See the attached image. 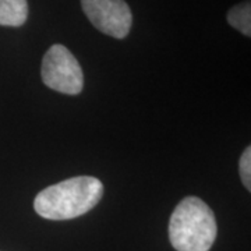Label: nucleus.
Masks as SVG:
<instances>
[{
  "instance_id": "obj_1",
  "label": "nucleus",
  "mask_w": 251,
  "mask_h": 251,
  "mask_svg": "<svg viewBox=\"0 0 251 251\" xmlns=\"http://www.w3.org/2000/svg\"><path fill=\"white\" fill-rule=\"evenodd\" d=\"M102 194L103 184L100 180L78 176L39 191L34 200V208L36 214L45 219H74L91 211L100 201Z\"/></svg>"
},
{
  "instance_id": "obj_2",
  "label": "nucleus",
  "mask_w": 251,
  "mask_h": 251,
  "mask_svg": "<svg viewBox=\"0 0 251 251\" xmlns=\"http://www.w3.org/2000/svg\"><path fill=\"white\" fill-rule=\"evenodd\" d=\"M216 232L212 209L197 197L181 200L169 221V240L176 251H208Z\"/></svg>"
},
{
  "instance_id": "obj_3",
  "label": "nucleus",
  "mask_w": 251,
  "mask_h": 251,
  "mask_svg": "<svg viewBox=\"0 0 251 251\" xmlns=\"http://www.w3.org/2000/svg\"><path fill=\"white\" fill-rule=\"evenodd\" d=\"M42 81L50 90L78 95L84 87V74L78 60L66 46H50L42 59Z\"/></svg>"
},
{
  "instance_id": "obj_4",
  "label": "nucleus",
  "mask_w": 251,
  "mask_h": 251,
  "mask_svg": "<svg viewBox=\"0 0 251 251\" xmlns=\"http://www.w3.org/2000/svg\"><path fill=\"white\" fill-rule=\"evenodd\" d=\"M81 7L91 24L102 34L116 39L128 35L133 14L125 0H81Z\"/></svg>"
},
{
  "instance_id": "obj_5",
  "label": "nucleus",
  "mask_w": 251,
  "mask_h": 251,
  "mask_svg": "<svg viewBox=\"0 0 251 251\" xmlns=\"http://www.w3.org/2000/svg\"><path fill=\"white\" fill-rule=\"evenodd\" d=\"M27 18V0H0V25L21 27Z\"/></svg>"
},
{
  "instance_id": "obj_6",
  "label": "nucleus",
  "mask_w": 251,
  "mask_h": 251,
  "mask_svg": "<svg viewBox=\"0 0 251 251\" xmlns=\"http://www.w3.org/2000/svg\"><path fill=\"white\" fill-rule=\"evenodd\" d=\"M227 23L240 31L243 35L251 36V3L250 0H246L239 3L229 10L227 13Z\"/></svg>"
},
{
  "instance_id": "obj_7",
  "label": "nucleus",
  "mask_w": 251,
  "mask_h": 251,
  "mask_svg": "<svg viewBox=\"0 0 251 251\" xmlns=\"http://www.w3.org/2000/svg\"><path fill=\"white\" fill-rule=\"evenodd\" d=\"M239 172H240V177H242L244 187L249 191L251 190V148L247 147L242 153V158L239 162Z\"/></svg>"
}]
</instances>
